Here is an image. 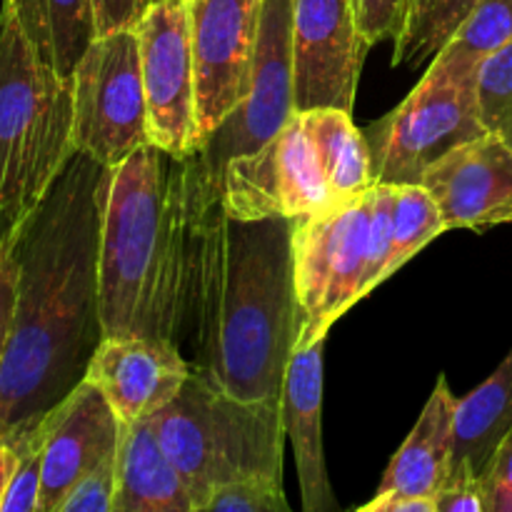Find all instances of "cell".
I'll return each mask as SVG.
<instances>
[{
  "label": "cell",
  "instance_id": "e0dca14e",
  "mask_svg": "<svg viewBox=\"0 0 512 512\" xmlns=\"http://www.w3.org/2000/svg\"><path fill=\"white\" fill-rule=\"evenodd\" d=\"M323 348L325 340H318L295 350L283 385V423L295 448L305 512L340 510L323 450Z\"/></svg>",
  "mask_w": 512,
  "mask_h": 512
},
{
  "label": "cell",
  "instance_id": "7402d4cb",
  "mask_svg": "<svg viewBox=\"0 0 512 512\" xmlns=\"http://www.w3.org/2000/svg\"><path fill=\"white\" fill-rule=\"evenodd\" d=\"M40 58L73 80L85 50L98 38L93 0H8Z\"/></svg>",
  "mask_w": 512,
  "mask_h": 512
},
{
  "label": "cell",
  "instance_id": "44dd1931",
  "mask_svg": "<svg viewBox=\"0 0 512 512\" xmlns=\"http://www.w3.org/2000/svg\"><path fill=\"white\" fill-rule=\"evenodd\" d=\"M305 135L318 155L335 205L360 198L375 185L370 148L363 130L350 120V113L338 108H313L300 113Z\"/></svg>",
  "mask_w": 512,
  "mask_h": 512
},
{
  "label": "cell",
  "instance_id": "ffe728a7",
  "mask_svg": "<svg viewBox=\"0 0 512 512\" xmlns=\"http://www.w3.org/2000/svg\"><path fill=\"white\" fill-rule=\"evenodd\" d=\"M512 430V348L493 375L458 400L455 453L448 483H480Z\"/></svg>",
  "mask_w": 512,
  "mask_h": 512
},
{
  "label": "cell",
  "instance_id": "4fadbf2b",
  "mask_svg": "<svg viewBox=\"0 0 512 512\" xmlns=\"http://www.w3.org/2000/svg\"><path fill=\"white\" fill-rule=\"evenodd\" d=\"M368 48L353 0H293L295 113H353Z\"/></svg>",
  "mask_w": 512,
  "mask_h": 512
},
{
  "label": "cell",
  "instance_id": "d4e9b609",
  "mask_svg": "<svg viewBox=\"0 0 512 512\" xmlns=\"http://www.w3.org/2000/svg\"><path fill=\"white\" fill-rule=\"evenodd\" d=\"M480 0H413L405 30L395 40L393 65L435 58Z\"/></svg>",
  "mask_w": 512,
  "mask_h": 512
},
{
  "label": "cell",
  "instance_id": "f1b7e54d",
  "mask_svg": "<svg viewBox=\"0 0 512 512\" xmlns=\"http://www.w3.org/2000/svg\"><path fill=\"white\" fill-rule=\"evenodd\" d=\"M118 490V453L90 468L70 488L58 512H113Z\"/></svg>",
  "mask_w": 512,
  "mask_h": 512
},
{
  "label": "cell",
  "instance_id": "cb8c5ba5",
  "mask_svg": "<svg viewBox=\"0 0 512 512\" xmlns=\"http://www.w3.org/2000/svg\"><path fill=\"white\" fill-rule=\"evenodd\" d=\"M443 215L438 203L423 185H395L393 215H390V253L383 278L398 273L430 240L443 235Z\"/></svg>",
  "mask_w": 512,
  "mask_h": 512
},
{
  "label": "cell",
  "instance_id": "d590c367",
  "mask_svg": "<svg viewBox=\"0 0 512 512\" xmlns=\"http://www.w3.org/2000/svg\"><path fill=\"white\" fill-rule=\"evenodd\" d=\"M15 465H18V453L0 440V503H3V495L15 473Z\"/></svg>",
  "mask_w": 512,
  "mask_h": 512
},
{
  "label": "cell",
  "instance_id": "83f0119b",
  "mask_svg": "<svg viewBox=\"0 0 512 512\" xmlns=\"http://www.w3.org/2000/svg\"><path fill=\"white\" fill-rule=\"evenodd\" d=\"M18 453V465L0 503V512H40L43 488V440L35 433Z\"/></svg>",
  "mask_w": 512,
  "mask_h": 512
},
{
  "label": "cell",
  "instance_id": "3957f363",
  "mask_svg": "<svg viewBox=\"0 0 512 512\" xmlns=\"http://www.w3.org/2000/svg\"><path fill=\"white\" fill-rule=\"evenodd\" d=\"M200 210L190 158L148 143L113 168L98 265L105 338L153 335L180 345Z\"/></svg>",
  "mask_w": 512,
  "mask_h": 512
},
{
  "label": "cell",
  "instance_id": "6da1fadb",
  "mask_svg": "<svg viewBox=\"0 0 512 512\" xmlns=\"http://www.w3.org/2000/svg\"><path fill=\"white\" fill-rule=\"evenodd\" d=\"M110 178L113 168L75 150L10 248L18 298L0 365V440L13 450L83 383L105 340L98 265Z\"/></svg>",
  "mask_w": 512,
  "mask_h": 512
},
{
  "label": "cell",
  "instance_id": "8fae6325",
  "mask_svg": "<svg viewBox=\"0 0 512 512\" xmlns=\"http://www.w3.org/2000/svg\"><path fill=\"white\" fill-rule=\"evenodd\" d=\"M220 203L243 220L308 218L335 208L300 113L258 150L225 165Z\"/></svg>",
  "mask_w": 512,
  "mask_h": 512
},
{
  "label": "cell",
  "instance_id": "2e32d148",
  "mask_svg": "<svg viewBox=\"0 0 512 512\" xmlns=\"http://www.w3.org/2000/svg\"><path fill=\"white\" fill-rule=\"evenodd\" d=\"M190 373L193 365L173 340L115 335L100 343L85 380L103 390L118 418L128 425L163 410L180 393Z\"/></svg>",
  "mask_w": 512,
  "mask_h": 512
},
{
  "label": "cell",
  "instance_id": "4dcf8cb0",
  "mask_svg": "<svg viewBox=\"0 0 512 512\" xmlns=\"http://www.w3.org/2000/svg\"><path fill=\"white\" fill-rule=\"evenodd\" d=\"M485 512H512V430L495 450L483 480Z\"/></svg>",
  "mask_w": 512,
  "mask_h": 512
},
{
  "label": "cell",
  "instance_id": "5bb4252c",
  "mask_svg": "<svg viewBox=\"0 0 512 512\" xmlns=\"http://www.w3.org/2000/svg\"><path fill=\"white\" fill-rule=\"evenodd\" d=\"M43 440V488L40 512H58L75 483L118 453L123 420L108 403L103 390L83 380L35 430Z\"/></svg>",
  "mask_w": 512,
  "mask_h": 512
},
{
  "label": "cell",
  "instance_id": "30bf717a",
  "mask_svg": "<svg viewBox=\"0 0 512 512\" xmlns=\"http://www.w3.org/2000/svg\"><path fill=\"white\" fill-rule=\"evenodd\" d=\"M148 103L150 143L173 158L203 145L195 95V63L185 0H153L135 23Z\"/></svg>",
  "mask_w": 512,
  "mask_h": 512
},
{
  "label": "cell",
  "instance_id": "d6a6232c",
  "mask_svg": "<svg viewBox=\"0 0 512 512\" xmlns=\"http://www.w3.org/2000/svg\"><path fill=\"white\" fill-rule=\"evenodd\" d=\"M15 298H18V265L13 255H0V365L8 350L15 320Z\"/></svg>",
  "mask_w": 512,
  "mask_h": 512
},
{
  "label": "cell",
  "instance_id": "8992f818",
  "mask_svg": "<svg viewBox=\"0 0 512 512\" xmlns=\"http://www.w3.org/2000/svg\"><path fill=\"white\" fill-rule=\"evenodd\" d=\"M293 115V0H263L248 95L190 155L200 208L223 195L225 165L275 138Z\"/></svg>",
  "mask_w": 512,
  "mask_h": 512
},
{
  "label": "cell",
  "instance_id": "9c48e42d",
  "mask_svg": "<svg viewBox=\"0 0 512 512\" xmlns=\"http://www.w3.org/2000/svg\"><path fill=\"white\" fill-rule=\"evenodd\" d=\"M73 143L118 168L150 143L148 103L135 28L98 35L73 73Z\"/></svg>",
  "mask_w": 512,
  "mask_h": 512
},
{
  "label": "cell",
  "instance_id": "ac0fdd59",
  "mask_svg": "<svg viewBox=\"0 0 512 512\" xmlns=\"http://www.w3.org/2000/svg\"><path fill=\"white\" fill-rule=\"evenodd\" d=\"M455 410L458 400L450 393L448 380L440 375L418 423L390 460L378 493L413 495L435 503V495L445 488L453 468Z\"/></svg>",
  "mask_w": 512,
  "mask_h": 512
},
{
  "label": "cell",
  "instance_id": "603a6c76",
  "mask_svg": "<svg viewBox=\"0 0 512 512\" xmlns=\"http://www.w3.org/2000/svg\"><path fill=\"white\" fill-rule=\"evenodd\" d=\"M512 38V0H480L440 48L428 70L448 80H478L480 65Z\"/></svg>",
  "mask_w": 512,
  "mask_h": 512
},
{
  "label": "cell",
  "instance_id": "836d02e7",
  "mask_svg": "<svg viewBox=\"0 0 512 512\" xmlns=\"http://www.w3.org/2000/svg\"><path fill=\"white\" fill-rule=\"evenodd\" d=\"M435 512H485V495L480 483H445L435 495Z\"/></svg>",
  "mask_w": 512,
  "mask_h": 512
},
{
  "label": "cell",
  "instance_id": "277c9868",
  "mask_svg": "<svg viewBox=\"0 0 512 512\" xmlns=\"http://www.w3.org/2000/svg\"><path fill=\"white\" fill-rule=\"evenodd\" d=\"M73 80L60 78L0 8V255L75 155Z\"/></svg>",
  "mask_w": 512,
  "mask_h": 512
},
{
  "label": "cell",
  "instance_id": "9a60e30c",
  "mask_svg": "<svg viewBox=\"0 0 512 512\" xmlns=\"http://www.w3.org/2000/svg\"><path fill=\"white\" fill-rule=\"evenodd\" d=\"M420 185L438 203L445 233L512 223V145L480 135L430 165Z\"/></svg>",
  "mask_w": 512,
  "mask_h": 512
},
{
  "label": "cell",
  "instance_id": "1f68e13d",
  "mask_svg": "<svg viewBox=\"0 0 512 512\" xmlns=\"http://www.w3.org/2000/svg\"><path fill=\"white\" fill-rule=\"evenodd\" d=\"M153 0H93L95 20H98V35L115 33V30L135 28L148 5Z\"/></svg>",
  "mask_w": 512,
  "mask_h": 512
},
{
  "label": "cell",
  "instance_id": "5b68a950",
  "mask_svg": "<svg viewBox=\"0 0 512 512\" xmlns=\"http://www.w3.org/2000/svg\"><path fill=\"white\" fill-rule=\"evenodd\" d=\"M150 423L183 475L195 512H205L210 495L228 483H283V398H235L193 365L180 393Z\"/></svg>",
  "mask_w": 512,
  "mask_h": 512
},
{
  "label": "cell",
  "instance_id": "7c38bea8",
  "mask_svg": "<svg viewBox=\"0 0 512 512\" xmlns=\"http://www.w3.org/2000/svg\"><path fill=\"white\" fill-rule=\"evenodd\" d=\"M203 143L245 100L253 78L263 0H185Z\"/></svg>",
  "mask_w": 512,
  "mask_h": 512
},
{
  "label": "cell",
  "instance_id": "484cf974",
  "mask_svg": "<svg viewBox=\"0 0 512 512\" xmlns=\"http://www.w3.org/2000/svg\"><path fill=\"white\" fill-rule=\"evenodd\" d=\"M478 108L485 130L512 145V38L480 65Z\"/></svg>",
  "mask_w": 512,
  "mask_h": 512
},
{
  "label": "cell",
  "instance_id": "7a4b0ae2",
  "mask_svg": "<svg viewBox=\"0 0 512 512\" xmlns=\"http://www.w3.org/2000/svg\"><path fill=\"white\" fill-rule=\"evenodd\" d=\"M295 225L298 218H233L220 200L195 218L188 305L195 368L235 398H283L303 333Z\"/></svg>",
  "mask_w": 512,
  "mask_h": 512
},
{
  "label": "cell",
  "instance_id": "52a82bcc",
  "mask_svg": "<svg viewBox=\"0 0 512 512\" xmlns=\"http://www.w3.org/2000/svg\"><path fill=\"white\" fill-rule=\"evenodd\" d=\"M485 133L478 80H448L433 70L398 108L363 130L375 185H420L430 165Z\"/></svg>",
  "mask_w": 512,
  "mask_h": 512
},
{
  "label": "cell",
  "instance_id": "e575fe53",
  "mask_svg": "<svg viewBox=\"0 0 512 512\" xmlns=\"http://www.w3.org/2000/svg\"><path fill=\"white\" fill-rule=\"evenodd\" d=\"M360 512H435V503L428 498H413L400 493H375Z\"/></svg>",
  "mask_w": 512,
  "mask_h": 512
},
{
  "label": "cell",
  "instance_id": "d6986e66",
  "mask_svg": "<svg viewBox=\"0 0 512 512\" xmlns=\"http://www.w3.org/2000/svg\"><path fill=\"white\" fill-rule=\"evenodd\" d=\"M113 512H195L188 485L160 445L150 418L123 423Z\"/></svg>",
  "mask_w": 512,
  "mask_h": 512
},
{
  "label": "cell",
  "instance_id": "4316f807",
  "mask_svg": "<svg viewBox=\"0 0 512 512\" xmlns=\"http://www.w3.org/2000/svg\"><path fill=\"white\" fill-rule=\"evenodd\" d=\"M205 512H290L283 483L250 478L215 490Z\"/></svg>",
  "mask_w": 512,
  "mask_h": 512
},
{
  "label": "cell",
  "instance_id": "f546056e",
  "mask_svg": "<svg viewBox=\"0 0 512 512\" xmlns=\"http://www.w3.org/2000/svg\"><path fill=\"white\" fill-rule=\"evenodd\" d=\"M358 25L370 45L398 40L410 18L413 0H353Z\"/></svg>",
  "mask_w": 512,
  "mask_h": 512
},
{
  "label": "cell",
  "instance_id": "ba28073f",
  "mask_svg": "<svg viewBox=\"0 0 512 512\" xmlns=\"http://www.w3.org/2000/svg\"><path fill=\"white\" fill-rule=\"evenodd\" d=\"M373 193L375 185L350 203L298 218L293 233L295 293L303 310L298 350L328 338V330L365 298Z\"/></svg>",
  "mask_w": 512,
  "mask_h": 512
}]
</instances>
